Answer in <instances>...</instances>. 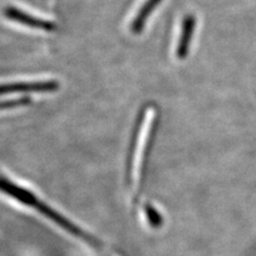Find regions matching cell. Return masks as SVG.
<instances>
[{"instance_id":"1","label":"cell","mask_w":256,"mask_h":256,"mask_svg":"<svg viewBox=\"0 0 256 256\" xmlns=\"http://www.w3.org/2000/svg\"><path fill=\"white\" fill-rule=\"evenodd\" d=\"M0 190L6 192V194H10L11 196L15 198L16 200H18V201H20L22 203H25L28 206L36 208L38 212L45 214L47 218L54 220L56 223L59 224V226H62L64 230L70 232V234H73L78 237H82V238H84V240H88V242H92V240L89 238V236L84 234V232H82V230L76 228L74 224L70 223V221L61 217L58 212H56L54 210H52V208L46 206V204L42 203L41 201H38V200L36 198V196L31 194L30 192H28L27 190H24V189L13 185V184H11L9 182H6L4 180H0Z\"/></svg>"},{"instance_id":"3","label":"cell","mask_w":256,"mask_h":256,"mask_svg":"<svg viewBox=\"0 0 256 256\" xmlns=\"http://www.w3.org/2000/svg\"><path fill=\"white\" fill-rule=\"evenodd\" d=\"M58 88L54 82H20L0 86V94L12 92H29V91H52Z\"/></svg>"},{"instance_id":"4","label":"cell","mask_w":256,"mask_h":256,"mask_svg":"<svg viewBox=\"0 0 256 256\" xmlns=\"http://www.w3.org/2000/svg\"><path fill=\"white\" fill-rule=\"evenodd\" d=\"M160 2V0H148L146 4H144V6L141 8L140 12L138 13L137 18H134L132 22V31L136 32V34H139V32L142 30L144 24H146L148 15L153 12V10L157 6V4Z\"/></svg>"},{"instance_id":"5","label":"cell","mask_w":256,"mask_h":256,"mask_svg":"<svg viewBox=\"0 0 256 256\" xmlns=\"http://www.w3.org/2000/svg\"><path fill=\"white\" fill-rule=\"evenodd\" d=\"M192 29H194V20H192L191 18H186L185 22H184L182 32V34L178 48V57H184V56L187 54L189 42H190L191 34H192Z\"/></svg>"},{"instance_id":"2","label":"cell","mask_w":256,"mask_h":256,"mask_svg":"<svg viewBox=\"0 0 256 256\" xmlns=\"http://www.w3.org/2000/svg\"><path fill=\"white\" fill-rule=\"evenodd\" d=\"M4 15L9 20H12L14 22H18L22 24V25L29 26L31 28L41 29V30H45V31H52L56 29V25L54 22L34 18V16H31L27 13H24L18 9H15V8H13V6L6 8Z\"/></svg>"}]
</instances>
